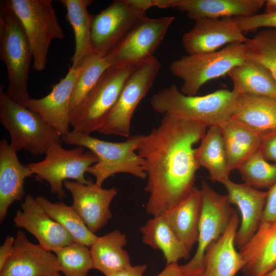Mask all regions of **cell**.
<instances>
[{"mask_svg": "<svg viewBox=\"0 0 276 276\" xmlns=\"http://www.w3.org/2000/svg\"><path fill=\"white\" fill-rule=\"evenodd\" d=\"M239 253L244 276H265L276 267V220L262 221Z\"/></svg>", "mask_w": 276, "mask_h": 276, "instance_id": "obj_21", "label": "cell"}, {"mask_svg": "<svg viewBox=\"0 0 276 276\" xmlns=\"http://www.w3.org/2000/svg\"><path fill=\"white\" fill-rule=\"evenodd\" d=\"M20 20L33 57L32 68L41 72L46 66L52 41L64 38L51 0H7Z\"/></svg>", "mask_w": 276, "mask_h": 276, "instance_id": "obj_8", "label": "cell"}, {"mask_svg": "<svg viewBox=\"0 0 276 276\" xmlns=\"http://www.w3.org/2000/svg\"><path fill=\"white\" fill-rule=\"evenodd\" d=\"M274 220H276V183L267 191V200L261 222Z\"/></svg>", "mask_w": 276, "mask_h": 276, "instance_id": "obj_39", "label": "cell"}, {"mask_svg": "<svg viewBox=\"0 0 276 276\" xmlns=\"http://www.w3.org/2000/svg\"><path fill=\"white\" fill-rule=\"evenodd\" d=\"M182 37L183 47L188 54L211 53L226 44L244 43L247 38L234 17L202 18Z\"/></svg>", "mask_w": 276, "mask_h": 276, "instance_id": "obj_15", "label": "cell"}, {"mask_svg": "<svg viewBox=\"0 0 276 276\" xmlns=\"http://www.w3.org/2000/svg\"><path fill=\"white\" fill-rule=\"evenodd\" d=\"M44 158L37 163L27 165L40 181H47L51 191L59 199L65 196L63 182L72 179L81 183H87L89 179L85 177L88 169L98 159L91 151H85L84 147L77 146L67 150L57 143L46 152Z\"/></svg>", "mask_w": 276, "mask_h": 276, "instance_id": "obj_10", "label": "cell"}, {"mask_svg": "<svg viewBox=\"0 0 276 276\" xmlns=\"http://www.w3.org/2000/svg\"><path fill=\"white\" fill-rule=\"evenodd\" d=\"M15 238L7 236L0 247V270L2 269L12 251Z\"/></svg>", "mask_w": 276, "mask_h": 276, "instance_id": "obj_41", "label": "cell"}, {"mask_svg": "<svg viewBox=\"0 0 276 276\" xmlns=\"http://www.w3.org/2000/svg\"><path fill=\"white\" fill-rule=\"evenodd\" d=\"M219 126L231 172L259 149L262 137L232 119Z\"/></svg>", "mask_w": 276, "mask_h": 276, "instance_id": "obj_27", "label": "cell"}, {"mask_svg": "<svg viewBox=\"0 0 276 276\" xmlns=\"http://www.w3.org/2000/svg\"><path fill=\"white\" fill-rule=\"evenodd\" d=\"M0 59L8 73L6 94L26 106L30 99L28 81L33 57L22 25L7 1L0 3Z\"/></svg>", "mask_w": 276, "mask_h": 276, "instance_id": "obj_4", "label": "cell"}, {"mask_svg": "<svg viewBox=\"0 0 276 276\" xmlns=\"http://www.w3.org/2000/svg\"><path fill=\"white\" fill-rule=\"evenodd\" d=\"M237 95L234 90L222 89L204 96H187L173 84L153 95L150 104L157 112L210 127L231 119Z\"/></svg>", "mask_w": 276, "mask_h": 276, "instance_id": "obj_2", "label": "cell"}, {"mask_svg": "<svg viewBox=\"0 0 276 276\" xmlns=\"http://www.w3.org/2000/svg\"><path fill=\"white\" fill-rule=\"evenodd\" d=\"M240 217L236 211L225 232L206 248L200 276H235L245 262L236 249L235 237Z\"/></svg>", "mask_w": 276, "mask_h": 276, "instance_id": "obj_20", "label": "cell"}, {"mask_svg": "<svg viewBox=\"0 0 276 276\" xmlns=\"http://www.w3.org/2000/svg\"><path fill=\"white\" fill-rule=\"evenodd\" d=\"M58 272L55 254L30 242L24 232L18 231L0 276H50Z\"/></svg>", "mask_w": 276, "mask_h": 276, "instance_id": "obj_17", "label": "cell"}, {"mask_svg": "<svg viewBox=\"0 0 276 276\" xmlns=\"http://www.w3.org/2000/svg\"><path fill=\"white\" fill-rule=\"evenodd\" d=\"M16 151L7 140L0 141V221L5 219L8 210L15 201L25 195V179L33 175L30 168L19 162Z\"/></svg>", "mask_w": 276, "mask_h": 276, "instance_id": "obj_22", "label": "cell"}, {"mask_svg": "<svg viewBox=\"0 0 276 276\" xmlns=\"http://www.w3.org/2000/svg\"><path fill=\"white\" fill-rule=\"evenodd\" d=\"M202 206L201 191L194 187L187 197L163 215L189 252L198 241Z\"/></svg>", "mask_w": 276, "mask_h": 276, "instance_id": "obj_25", "label": "cell"}, {"mask_svg": "<svg viewBox=\"0 0 276 276\" xmlns=\"http://www.w3.org/2000/svg\"><path fill=\"white\" fill-rule=\"evenodd\" d=\"M80 67H69L60 81L51 85L50 93L40 99L30 98L26 107L39 113L62 137L70 130L71 100Z\"/></svg>", "mask_w": 276, "mask_h": 276, "instance_id": "obj_18", "label": "cell"}, {"mask_svg": "<svg viewBox=\"0 0 276 276\" xmlns=\"http://www.w3.org/2000/svg\"><path fill=\"white\" fill-rule=\"evenodd\" d=\"M63 186L72 195V206L93 233L102 228L111 218L109 206L118 194L116 187L104 189L90 179L86 184L66 180Z\"/></svg>", "mask_w": 276, "mask_h": 276, "instance_id": "obj_14", "label": "cell"}, {"mask_svg": "<svg viewBox=\"0 0 276 276\" xmlns=\"http://www.w3.org/2000/svg\"><path fill=\"white\" fill-rule=\"evenodd\" d=\"M13 218L15 226L26 229L44 249L54 252L75 242L70 234L52 218L36 198L27 194Z\"/></svg>", "mask_w": 276, "mask_h": 276, "instance_id": "obj_16", "label": "cell"}, {"mask_svg": "<svg viewBox=\"0 0 276 276\" xmlns=\"http://www.w3.org/2000/svg\"><path fill=\"white\" fill-rule=\"evenodd\" d=\"M246 61L244 43H234L219 51L182 56L171 63L170 70L183 81L180 91L193 96L205 83Z\"/></svg>", "mask_w": 276, "mask_h": 276, "instance_id": "obj_7", "label": "cell"}, {"mask_svg": "<svg viewBox=\"0 0 276 276\" xmlns=\"http://www.w3.org/2000/svg\"><path fill=\"white\" fill-rule=\"evenodd\" d=\"M160 68L154 56L137 64L125 82L117 101L98 132L128 137L133 113L151 88Z\"/></svg>", "mask_w": 276, "mask_h": 276, "instance_id": "obj_9", "label": "cell"}, {"mask_svg": "<svg viewBox=\"0 0 276 276\" xmlns=\"http://www.w3.org/2000/svg\"><path fill=\"white\" fill-rule=\"evenodd\" d=\"M231 119L262 137L276 131V99L267 96L238 95Z\"/></svg>", "mask_w": 276, "mask_h": 276, "instance_id": "obj_24", "label": "cell"}, {"mask_svg": "<svg viewBox=\"0 0 276 276\" xmlns=\"http://www.w3.org/2000/svg\"><path fill=\"white\" fill-rule=\"evenodd\" d=\"M265 276H276V267Z\"/></svg>", "mask_w": 276, "mask_h": 276, "instance_id": "obj_45", "label": "cell"}, {"mask_svg": "<svg viewBox=\"0 0 276 276\" xmlns=\"http://www.w3.org/2000/svg\"><path fill=\"white\" fill-rule=\"evenodd\" d=\"M143 136V134H135L124 142H111L73 129L62 137V141L66 144L86 148L96 155L98 160L88 169L87 173L95 177L97 184L102 186L108 177L117 173L146 178L143 159L136 152Z\"/></svg>", "mask_w": 276, "mask_h": 276, "instance_id": "obj_3", "label": "cell"}, {"mask_svg": "<svg viewBox=\"0 0 276 276\" xmlns=\"http://www.w3.org/2000/svg\"><path fill=\"white\" fill-rule=\"evenodd\" d=\"M206 127L169 113L144 135L137 153L143 159L149 194L146 211L153 217L163 215L191 192L200 168L194 145L200 142Z\"/></svg>", "mask_w": 276, "mask_h": 276, "instance_id": "obj_1", "label": "cell"}, {"mask_svg": "<svg viewBox=\"0 0 276 276\" xmlns=\"http://www.w3.org/2000/svg\"><path fill=\"white\" fill-rule=\"evenodd\" d=\"M264 0H169L168 8L185 12L195 20L202 18L248 17L257 14Z\"/></svg>", "mask_w": 276, "mask_h": 276, "instance_id": "obj_23", "label": "cell"}, {"mask_svg": "<svg viewBox=\"0 0 276 276\" xmlns=\"http://www.w3.org/2000/svg\"><path fill=\"white\" fill-rule=\"evenodd\" d=\"M259 150L265 159L276 163V131L262 137Z\"/></svg>", "mask_w": 276, "mask_h": 276, "instance_id": "obj_38", "label": "cell"}, {"mask_svg": "<svg viewBox=\"0 0 276 276\" xmlns=\"http://www.w3.org/2000/svg\"><path fill=\"white\" fill-rule=\"evenodd\" d=\"M200 190L202 206L197 247L191 260L181 265L185 276H195L201 272L206 248L227 229L236 211L231 206L227 195L217 193L206 180H202Z\"/></svg>", "mask_w": 276, "mask_h": 276, "instance_id": "obj_11", "label": "cell"}, {"mask_svg": "<svg viewBox=\"0 0 276 276\" xmlns=\"http://www.w3.org/2000/svg\"><path fill=\"white\" fill-rule=\"evenodd\" d=\"M0 122L8 131L11 146L34 156L45 154L54 145L62 144L61 134L37 112L10 99L0 88Z\"/></svg>", "mask_w": 276, "mask_h": 276, "instance_id": "obj_5", "label": "cell"}, {"mask_svg": "<svg viewBox=\"0 0 276 276\" xmlns=\"http://www.w3.org/2000/svg\"><path fill=\"white\" fill-rule=\"evenodd\" d=\"M50 276H62V275L59 273V272H56V273H54V274H52L51 275H50Z\"/></svg>", "mask_w": 276, "mask_h": 276, "instance_id": "obj_46", "label": "cell"}, {"mask_svg": "<svg viewBox=\"0 0 276 276\" xmlns=\"http://www.w3.org/2000/svg\"><path fill=\"white\" fill-rule=\"evenodd\" d=\"M127 1L133 7L144 12L151 7H157L158 2V0H127Z\"/></svg>", "mask_w": 276, "mask_h": 276, "instance_id": "obj_43", "label": "cell"}, {"mask_svg": "<svg viewBox=\"0 0 276 276\" xmlns=\"http://www.w3.org/2000/svg\"><path fill=\"white\" fill-rule=\"evenodd\" d=\"M156 276H185L181 266L177 263L167 264L165 268Z\"/></svg>", "mask_w": 276, "mask_h": 276, "instance_id": "obj_42", "label": "cell"}, {"mask_svg": "<svg viewBox=\"0 0 276 276\" xmlns=\"http://www.w3.org/2000/svg\"><path fill=\"white\" fill-rule=\"evenodd\" d=\"M227 75L238 95L267 96L276 99V81L262 64L246 60L233 67Z\"/></svg>", "mask_w": 276, "mask_h": 276, "instance_id": "obj_31", "label": "cell"}, {"mask_svg": "<svg viewBox=\"0 0 276 276\" xmlns=\"http://www.w3.org/2000/svg\"><path fill=\"white\" fill-rule=\"evenodd\" d=\"M244 45L246 60L263 65L276 81V29L259 32Z\"/></svg>", "mask_w": 276, "mask_h": 276, "instance_id": "obj_34", "label": "cell"}, {"mask_svg": "<svg viewBox=\"0 0 276 276\" xmlns=\"http://www.w3.org/2000/svg\"><path fill=\"white\" fill-rule=\"evenodd\" d=\"M174 19L173 16L146 17L105 57L112 66L137 64L154 56Z\"/></svg>", "mask_w": 276, "mask_h": 276, "instance_id": "obj_13", "label": "cell"}, {"mask_svg": "<svg viewBox=\"0 0 276 276\" xmlns=\"http://www.w3.org/2000/svg\"><path fill=\"white\" fill-rule=\"evenodd\" d=\"M243 32L260 28L276 29V12L255 14L248 17H234Z\"/></svg>", "mask_w": 276, "mask_h": 276, "instance_id": "obj_37", "label": "cell"}, {"mask_svg": "<svg viewBox=\"0 0 276 276\" xmlns=\"http://www.w3.org/2000/svg\"><path fill=\"white\" fill-rule=\"evenodd\" d=\"M53 252L57 257L60 271L64 276H88L94 269L89 247L75 242Z\"/></svg>", "mask_w": 276, "mask_h": 276, "instance_id": "obj_36", "label": "cell"}, {"mask_svg": "<svg viewBox=\"0 0 276 276\" xmlns=\"http://www.w3.org/2000/svg\"><path fill=\"white\" fill-rule=\"evenodd\" d=\"M195 158L199 167L208 170L212 181L223 184L229 179L231 171L219 126L209 127L196 148Z\"/></svg>", "mask_w": 276, "mask_h": 276, "instance_id": "obj_29", "label": "cell"}, {"mask_svg": "<svg viewBox=\"0 0 276 276\" xmlns=\"http://www.w3.org/2000/svg\"><path fill=\"white\" fill-rule=\"evenodd\" d=\"M143 242L160 250L167 264L187 259L190 252L170 227L163 215L153 217L140 228Z\"/></svg>", "mask_w": 276, "mask_h": 276, "instance_id": "obj_30", "label": "cell"}, {"mask_svg": "<svg viewBox=\"0 0 276 276\" xmlns=\"http://www.w3.org/2000/svg\"><path fill=\"white\" fill-rule=\"evenodd\" d=\"M111 66L106 57L93 54L84 60L72 94L71 112L81 103L105 71Z\"/></svg>", "mask_w": 276, "mask_h": 276, "instance_id": "obj_33", "label": "cell"}, {"mask_svg": "<svg viewBox=\"0 0 276 276\" xmlns=\"http://www.w3.org/2000/svg\"><path fill=\"white\" fill-rule=\"evenodd\" d=\"M65 8V20L73 28L75 41L74 53L71 58L72 66L79 68L84 60L91 54V30L94 15L87 7L90 0H61Z\"/></svg>", "mask_w": 276, "mask_h": 276, "instance_id": "obj_28", "label": "cell"}, {"mask_svg": "<svg viewBox=\"0 0 276 276\" xmlns=\"http://www.w3.org/2000/svg\"><path fill=\"white\" fill-rule=\"evenodd\" d=\"M127 243L126 235L118 229L98 237L89 247L94 269L107 276L131 265L130 256L124 249Z\"/></svg>", "mask_w": 276, "mask_h": 276, "instance_id": "obj_26", "label": "cell"}, {"mask_svg": "<svg viewBox=\"0 0 276 276\" xmlns=\"http://www.w3.org/2000/svg\"><path fill=\"white\" fill-rule=\"evenodd\" d=\"M244 183L256 189H270L276 183V163L265 159L259 149L237 168Z\"/></svg>", "mask_w": 276, "mask_h": 276, "instance_id": "obj_35", "label": "cell"}, {"mask_svg": "<svg viewBox=\"0 0 276 276\" xmlns=\"http://www.w3.org/2000/svg\"><path fill=\"white\" fill-rule=\"evenodd\" d=\"M230 204L236 205L241 214V223L236 233L235 246L239 249L252 237L262 220L267 191L256 189L245 183H237L230 179L223 183Z\"/></svg>", "mask_w": 276, "mask_h": 276, "instance_id": "obj_19", "label": "cell"}, {"mask_svg": "<svg viewBox=\"0 0 276 276\" xmlns=\"http://www.w3.org/2000/svg\"><path fill=\"white\" fill-rule=\"evenodd\" d=\"M195 276H200V274H198V275H195Z\"/></svg>", "mask_w": 276, "mask_h": 276, "instance_id": "obj_47", "label": "cell"}, {"mask_svg": "<svg viewBox=\"0 0 276 276\" xmlns=\"http://www.w3.org/2000/svg\"><path fill=\"white\" fill-rule=\"evenodd\" d=\"M146 264L130 265L125 268L111 273L107 276H143L147 269Z\"/></svg>", "mask_w": 276, "mask_h": 276, "instance_id": "obj_40", "label": "cell"}, {"mask_svg": "<svg viewBox=\"0 0 276 276\" xmlns=\"http://www.w3.org/2000/svg\"><path fill=\"white\" fill-rule=\"evenodd\" d=\"M35 198L48 214L70 234L75 242L89 247L98 238L89 230L72 205L61 202H52L43 196Z\"/></svg>", "mask_w": 276, "mask_h": 276, "instance_id": "obj_32", "label": "cell"}, {"mask_svg": "<svg viewBox=\"0 0 276 276\" xmlns=\"http://www.w3.org/2000/svg\"><path fill=\"white\" fill-rule=\"evenodd\" d=\"M136 64L114 65L105 71L83 100L71 112L70 123L74 129L87 134L98 131Z\"/></svg>", "mask_w": 276, "mask_h": 276, "instance_id": "obj_6", "label": "cell"}, {"mask_svg": "<svg viewBox=\"0 0 276 276\" xmlns=\"http://www.w3.org/2000/svg\"><path fill=\"white\" fill-rule=\"evenodd\" d=\"M265 13L276 12V0H267L265 2Z\"/></svg>", "mask_w": 276, "mask_h": 276, "instance_id": "obj_44", "label": "cell"}, {"mask_svg": "<svg viewBox=\"0 0 276 276\" xmlns=\"http://www.w3.org/2000/svg\"><path fill=\"white\" fill-rule=\"evenodd\" d=\"M146 12L131 6L127 0H114L94 15L91 25V54L107 56L144 18Z\"/></svg>", "mask_w": 276, "mask_h": 276, "instance_id": "obj_12", "label": "cell"}]
</instances>
